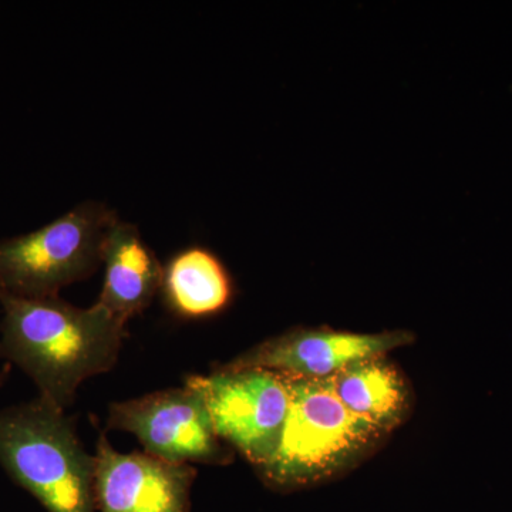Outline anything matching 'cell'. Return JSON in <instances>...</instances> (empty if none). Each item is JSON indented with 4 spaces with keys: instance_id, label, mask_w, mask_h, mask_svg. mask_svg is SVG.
<instances>
[{
    "instance_id": "cell-6",
    "label": "cell",
    "mask_w": 512,
    "mask_h": 512,
    "mask_svg": "<svg viewBox=\"0 0 512 512\" xmlns=\"http://www.w3.org/2000/svg\"><path fill=\"white\" fill-rule=\"evenodd\" d=\"M107 427L134 434L150 456L175 464H227L231 454L215 434L197 390L168 389L111 403Z\"/></svg>"
},
{
    "instance_id": "cell-5",
    "label": "cell",
    "mask_w": 512,
    "mask_h": 512,
    "mask_svg": "<svg viewBox=\"0 0 512 512\" xmlns=\"http://www.w3.org/2000/svg\"><path fill=\"white\" fill-rule=\"evenodd\" d=\"M185 384L201 394L220 440L237 448L256 470L271 460L289 407L281 373L217 369L210 376H190Z\"/></svg>"
},
{
    "instance_id": "cell-2",
    "label": "cell",
    "mask_w": 512,
    "mask_h": 512,
    "mask_svg": "<svg viewBox=\"0 0 512 512\" xmlns=\"http://www.w3.org/2000/svg\"><path fill=\"white\" fill-rule=\"evenodd\" d=\"M289 407L274 456L258 468L272 490H301L332 480L365 460L387 434L350 412L328 379L281 373Z\"/></svg>"
},
{
    "instance_id": "cell-11",
    "label": "cell",
    "mask_w": 512,
    "mask_h": 512,
    "mask_svg": "<svg viewBox=\"0 0 512 512\" xmlns=\"http://www.w3.org/2000/svg\"><path fill=\"white\" fill-rule=\"evenodd\" d=\"M161 292L168 311L178 318L202 319L218 315L234 299V281L214 252L188 247L164 266Z\"/></svg>"
},
{
    "instance_id": "cell-3",
    "label": "cell",
    "mask_w": 512,
    "mask_h": 512,
    "mask_svg": "<svg viewBox=\"0 0 512 512\" xmlns=\"http://www.w3.org/2000/svg\"><path fill=\"white\" fill-rule=\"evenodd\" d=\"M64 412L40 396L0 409V466L47 512H97L96 458Z\"/></svg>"
},
{
    "instance_id": "cell-7",
    "label": "cell",
    "mask_w": 512,
    "mask_h": 512,
    "mask_svg": "<svg viewBox=\"0 0 512 512\" xmlns=\"http://www.w3.org/2000/svg\"><path fill=\"white\" fill-rule=\"evenodd\" d=\"M94 500L97 512H192L197 470L147 453L123 454L106 433L97 440Z\"/></svg>"
},
{
    "instance_id": "cell-8",
    "label": "cell",
    "mask_w": 512,
    "mask_h": 512,
    "mask_svg": "<svg viewBox=\"0 0 512 512\" xmlns=\"http://www.w3.org/2000/svg\"><path fill=\"white\" fill-rule=\"evenodd\" d=\"M413 342L406 330L352 333L323 329H293L242 353L221 370L266 369L288 375L326 379L356 360L384 356Z\"/></svg>"
},
{
    "instance_id": "cell-1",
    "label": "cell",
    "mask_w": 512,
    "mask_h": 512,
    "mask_svg": "<svg viewBox=\"0 0 512 512\" xmlns=\"http://www.w3.org/2000/svg\"><path fill=\"white\" fill-rule=\"evenodd\" d=\"M0 306V357L59 409L72 406L82 383L119 360L127 325L99 303L77 308L60 296L22 298L0 289Z\"/></svg>"
},
{
    "instance_id": "cell-12",
    "label": "cell",
    "mask_w": 512,
    "mask_h": 512,
    "mask_svg": "<svg viewBox=\"0 0 512 512\" xmlns=\"http://www.w3.org/2000/svg\"><path fill=\"white\" fill-rule=\"evenodd\" d=\"M2 384H3V377L0 376V386H2Z\"/></svg>"
},
{
    "instance_id": "cell-9",
    "label": "cell",
    "mask_w": 512,
    "mask_h": 512,
    "mask_svg": "<svg viewBox=\"0 0 512 512\" xmlns=\"http://www.w3.org/2000/svg\"><path fill=\"white\" fill-rule=\"evenodd\" d=\"M106 268L99 303L126 323L151 305L163 284L164 266L141 238L136 225L117 221L103 249Z\"/></svg>"
},
{
    "instance_id": "cell-4",
    "label": "cell",
    "mask_w": 512,
    "mask_h": 512,
    "mask_svg": "<svg viewBox=\"0 0 512 512\" xmlns=\"http://www.w3.org/2000/svg\"><path fill=\"white\" fill-rule=\"evenodd\" d=\"M116 211L86 201L45 227L0 241V289L22 298H52L103 264Z\"/></svg>"
},
{
    "instance_id": "cell-10",
    "label": "cell",
    "mask_w": 512,
    "mask_h": 512,
    "mask_svg": "<svg viewBox=\"0 0 512 512\" xmlns=\"http://www.w3.org/2000/svg\"><path fill=\"white\" fill-rule=\"evenodd\" d=\"M326 379L350 412L386 434L409 417L412 393L402 373L386 355L356 360Z\"/></svg>"
}]
</instances>
